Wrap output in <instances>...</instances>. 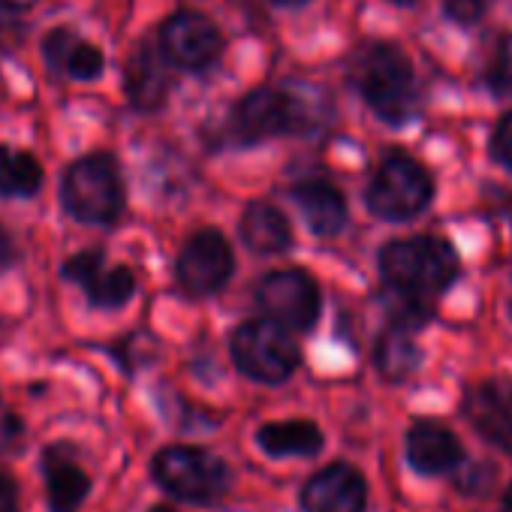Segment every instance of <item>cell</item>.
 <instances>
[{"mask_svg":"<svg viewBox=\"0 0 512 512\" xmlns=\"http://www.w3.org/2000/svg\"><path fill=\"white\" fill-rule=\"evenodd\" d=\"M241 238L256 253H284L293 244V229L272 202H250L241 214Z\"/></svg>","mask_w":512,"mask_h":512,"instance_id":"cell-19","label":"cell"},{"mask_svg":"<svg viewBox=\"0 0 512 512\" xmlns=\"http://www.w3.org/2000/svg\"><path fill=\"white\" fill-rule=\"evenodd\" d=\"M37 4H43V0H0V10H4V13H22V10L37 7Z\"/></svg>","mask_w":512,"mask_h":512,"instance_id":"cell-29","label":"cell"},{"mask_svg":"<svg viewBox=\"0 0 512 512\" xmlns=\"http://www.w3.org/2000/svg\"><path fill=\"white\" fill-rule=\"evenodd\" d=\"M491 85L503 94H512V37H503L491 67Z\"/></svg>","mask_w":512,"mask_h":512,"instance_id":"cell-23","label":"cell"},{"mask_svg":"<svg viewBox=\"0 0 512 512\" xmlns=\"http://www.w3.org/2000/svg\"><path fill=\"white\" fill-rule=\"evenodd\" d=\"M395 4H413V0H395Z\"/></svg>","mask_w":512,"mask_h":512,"instance_id":"cell-33","label":"cell"},{"mask_svg":"<svg viewBox=\"0 0 512 512\" xmlns=\"http://www.w3.org/2000/svg\"><path fill=\"white\" fill-rule=\"evenodd\" d=\"M232 359L235 368L256 383H284L299 368V344L290 329L272 320H250L232 335Z\"/></svg>","mask_w":512,"mask_h":512,"instance_id":"cell-5","label":"cell"},{"mask_svg":"<svg viewBox=\"0 0 512 512\" xmlns=\"http://www.w3.org/2000/svg\"><path fill=\"white\" fill-rule=\"evenodd\" d=\"M64 211L91 226H109L124 211V181L112 154H88L67 166L61 178Z\"/></svg>","mask_w":512,"mask_h":512,"instance_id":"cell-3","label":"cell"},{"mask_svg":"<svg viewBox=\"0 0 512 512\" xmlns=\"http://www.w3.org/2000/svg\"><path fill=\"white\" fill-rule=\"evenodd\" d=\"M43 479L52 512H76L91 491L88 473L67 455L64 446H49L43 452Z\"/></svg>","mask_w":512,"mask_h":512,"instance_id":"cell-17","label":"cell"},{"mask_svg":"<svg viewBox=\"0 0 512 512\" xmlns=\"http://www.w3.org/2000/svg\"><path fill=\"white\" fill-rule=\"evenodd\" d=\"M0 512H19V488L16 479L0 467Z\"/></svg>","mask_w":512,"mask_h":512,"instance_id":"cell-26","label":"cell"},{"mask_svg":"<svg viewBox=\"0 0 512 512\" xmlns=\"http://www.w3.org/2000/svg\"><path fill=\"white\" fill-rule=\"evenodd\" d=\"M124 88L130 103L139 112H157L172 88V73H169V61L163 58L160 49L142 43L130 64H127V76H124Z\"/></svg>","mask_w":512,"mask_h":512,"instance_id":"cell-15","label":"cell"},{"mask_svg":"<svg viewBox=\"0 0 512 512\" xmlns=\"http://www.w3.org/2000/svg\"><path fill=\"white\" fill-rule=\"evenodd\" d=\"M431 196H434V181L425 172V166L398 154L380 166L365 199L377 217L401 223V220H410L419 211H425Z\"/></svg>","mask_w":512,"mask_h":512,"instance_id":"cell-7","label":"cell"},{"mask_svg":"<svg viewBox=\"0 0 512 512\" xmlns=\"http://www.w3.org/2000/svg\"><path fill=\"white\" fill-rule=\"evenodd\" d=\"M43 187V166L31 151L0 145V196H34Z\"/></svg>","mask_w":512,"mask_h":512,"instance_id":"cell-22","label":"cell"},{"mask_svg":"<svg viewBox=\"0 0 512 512\" xmlns=\"http://www.w3.org/2000/svg\"><path fill=\"white\" fill-rule=\"evenodd\" d=\"M293 199L299 205V211L305 214L311 232L332 238L344 229L347 220V202L341 196V190H335L326 181H305L293 190Z\"/></svg>","mask_w":512,"mask_h":512,"instance_id":"cell-18","label":"cell"},{"mask_svg":"<svg viewBox=\"0 0 512 512\" xmlns=\"http://www.w3.org/2000/svg\"><path fill=\"white\" fill-rule=\"evenodd\" d=\"M16 263V241L7 232V226H0V272H7Z\"/></svg>","mask_w":512,"mask_h":512,"instance_id":"cell-28","label":"cell"},{"mask_svg":"<svg viewBox=\"0 0 512 512\" xmlns=\"http://www.w3.org/2000/svg\"><path fill=\"white\" fill-rule=\"evenodd\" d=\"M491 151H494V157H497L503 166L512 169V112L497 124L494 139H491Z\"/></svg>","mask_w":512,"mask_h":512,"instance_id":"cell-25","label":"cell"},{"mask_svg":"<svg viewBox=\"0 0 512 512\" xmlns=\"http://www.w3.org/2000/svg\"><path fill=\"white\" fill-rule=\"evenodd\" d=\"M503 512H512V485H509L506 494H503Z\"/></svg>","mask_w":512,"mask_h":512,"instance_id":"cell-30","label":"cell"},{"mask_svg":"<svg viewBox=\"0 0 512 512\" xmlns=\"http://www.w3.org/2000/svg\"><path fill=\"white\" fill-rule=\"evenodd\" d=\"M232 269H235L232 250L217 229H202V232L190 235L178 253V263H175L181 290L196 299L214 296L229 281Z\"/></svg>","mask_w":512,"mask_h":512,"instance_id":"cell-9","label":"cell"},{"mask_svg":"<svg viewBox=\"0 0 512 512\" xmlns=\"http://www.w3.org/2000/svg\"><path fill=\"white\" fill-rule=\"evenodd\" d=\"M223 49L220 31L199 13H178L160 28V52L181 70H205Z\"/></svg>","mask_w":512,"mask_h":512,"instance_id":"cell-11","label":"cell"},{"mask_svg":"<svg viewBox=\"0 0 512 512\" xmlns=\"http://www.w3.org/2000/svg\"><path fill=\"white\" fill-rule=\"evenodd\" d=\"M323 94L311 85L256 88L232 112V133L241 142H263L281 133H314L323 124Z\"/></svg>","mask_w":512,"mask_h":512,"instance_id":"cell-1","label":"cell"},{"mask_svg":"<svg viewBox=\"0 0 512 512\" xmlns=\"http://www.w3.org/2000/svg\"><path fill=\"white\" fill-rule=\"evenodd\" d=\"M380 272L389 290L419 302L443 293L458 278V256L443 238H398L383 247Z\"/></svg>","mask_w":512,"mask_h":512,"instance_id":"cell-2","label":"cell"},{"mask_svg":"<svg viewBox=\"0 0 512 512\" xmlns=\"http://www.w3.org/2000/svg\"><path fill=\"white\" fill-rule=\"evenodd\" d=\"M443 7L449 13L452 22L458 25H473L482 19L485 7H488V0H443Z\"/></svg>","mask_w":512,"mask_h":512,"instance_id":"cell-24","label":"cell"},{"mask_svg":"<svg viewBox=\"0 0 512 512\" xmlns=\"http://www.w3.org/2000/svg\"><path fill=\"white\" fill-rule=\"evenodd\" d=\"M154 479L181 500L214 503L229 488V467L223 458L199 446H166L154 458Z\"/></svg>","mask_w":512,"mask_h":512,"instance_id":"cell-6","label":"cell"},{"mask_svg":"<svg viewBox=\"0 0 512 512\" xmlns=\"http://www.w3.org/2000/svg\"><path fill=\"white\" fill-rule=\"evenodd\" d=\"M464 413L485 440L512 452V389L500 383H482L467 392Z\"/></svg>","mask_w":512,"mask_h":512,"instance_id":"cell-14","label":"cell"},{"mask_svg":"<svg viewBox=\"0 0 512 512\" xmlns=\"http://www.w3.org/2000/svg\"><path fill=\"white\" fill-rule=\"evenodd\" d=\"M356 85L365 103L389 124H404L416 112V76L401 49L374 43L356 61Z\"/></svg>","mask_w":512,"mask_h":512,"instance_id":"cell-4","label":"cell"},{"mask_svg":"<svg viewBox=\"0 0 512 512\" xmlns=\"http://www.w3.org/2000/svg\"><path fill=\"white\" fill-rule=\"evenodd\" d=\"M40 52L55 73H64L67 79L76 82H94L106 70L103 52L94 43L82 40L73 28H52L43 37Z\"/></svg>","mask_w":512,"mask_h":512,"instance_id":"cell-13","label":"cell"},{"mask_svg":"<svg viewBox=\"0 0 512 512\" xmlns=\"http://www.w3.org/2000/svg\"><path fill=\"white\" fill-rule=\"evenodd\" d=\"M61 278L79 284L94 308H121L136 293V278L127 266H106L100 250H82L61 266Z\"/></svg>","mask_w":512,"mask_h":512,"instance_id":"cell-10","label":"cell"},{"mask_svg":"<svg viewBox=\"0 0 512 512\" xmlns=\"http://www.w3.org/2000/svg\"><path fill=\"white\" fill-rule=\"evenodd\" d=\"M22 431H25L22 419L13 416V413H7L4 419H0V446H4V449H13V446L22 440Z\"/></svg>","mask_w":512,"mask_h":512,"instance_id":"cell-27","label":"cell"},{"mask_svg":"<svg viewBox=\"0 0 512 512\" xmlns=\"http://www.w3.org/2000/svg\"><path fill=\"white\" fill-rule=\"evenodd\" d=\"M256 305L266 320L290 332H308L320 320V290L302 269H281L266 275L256 287Z\"/></svg>","mask_w":512,"mask_h":512,"instance_id":"cell-8","label":"cell"},{"mask_svg":"<svg viewBox=\"0 0 512 512\" xmlns=\"http://www.w3.org/2000/svg\"><path fill=\"white\" fill-rule=\"evenodd\" d=\"M278 4H284V7H299V4H308V0H278Z\"/></svg>","mask_w":512,"mask_h":512,"instance_id":"cell-31","label":"cell"},{"mask_svg":"<svg viewBox=\"0 0 512 512\" xmlns=\"http://www.w3.org/2000/svg\"><path fill=\"white\" fill-rule=\"evenodd\" d=\"M151 512H175V509H172L169 503H157V506H154Z\"/></svg>","mask_w":512,"mask_h":512,"instance_id":"cell-32","label":"cell"},{"mask_svg":"<svg viewBox=\"0 0 512 512\" xmlns=\"http://www.w3.org/2000/svg\"><path fill=\"white\" fill-rule=\"evenodd\" d=\"M368 485L350 464H329L317 470L302 488L305 512H365Z\"/></svg>","mask_w":512,"mask_h":512,"instance_id":"cell-12","label":"cell"},{"mask_svg":"<svg viewBox=\"0 0 512 512\" xmlns=\"http://www.w3.org/2000/svg\"><path fill=\"white\" fill-rule=\"evenodd\" d=\"M407 458H410L413 470L437 476V473H449V470L461 467L464 449L449 428H443L437 422H416L407 431Z\"/></svg>","mask_w":512,"mask_h":512,"instance_id":"cell-16","label":"cell"},{"mask_svg":"<svg viewBox=\"0 0 512 512\" xmlns=\"http://www.w3.org/2000/svg\"><path fill=\"white\" fill-rule=\"evenodd\" d=\"M419 362H422V350L407 326H392L389 332H383L377 344V368L386 380L392 383L407 380L410 374H416Z\"/></svg>","mask_w":512,"mask_h":512,"instance_id":"cell-21","label":"cell"},{"mask_svg":"<svg viewBox=\"0 0 512 512\" xmlns=\"http://www.w3.org/2000/svg\"><path fill=\"white\" fill-rule=\"evenodd\" d=\"M260 446L275 455H317L323 449V431L314 422L305 419H293V422H269L256 434Z\"/></svg>","mask_w":512,"mask_h":512,"instance_id":"cell-20","label":"cell"}]
</instances>
